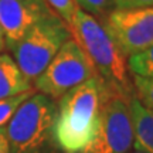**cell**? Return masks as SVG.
Wrapping results in <instances>:
<instances>
[{"instance_id":"52a82bcc","label":"cell","mask_w":153,"mask_h":153,"mask_svg":"<svg viewBox=\"0 0 153 153\" xmlns=\"http://www.w3.org/2000/svg\"><path fill=\"white\" fill-rule=\"evenodd\" d=\"M102 26L126 58L153 45V6L140 9H112L104 14Z\"/></svg>"},{"instance_id":"8fae6325","label":"cell","mask_w":153,"mask_h":153,"mask_svg":"<svg viewBox=\"0 0 153 153\" xmlns=\"http://www.w3.org/2000/svg\"><path fill=\"white\" fill-rule=\"evenodd\" d=\"M128 71L132 75L142 78H153V45L143 51L132 54L126 58Z\"/></svg>"},{"instance_id":"ac0fdd59","label":"cell","mask_w":153,"mask_h":153,"mask_svg":"<svg viewBox=\"0 0 153 153\" xmlns=\"http://www.w3.org/2000/svg\"><path fill=\"white\" fill-rule=\"evenodd\" d=\"M6 50V40H4V34H3V30H1V26H0V54Z\"/></svg>"},{"instance_id":"7a4b0ae2","label":"cell","mask_w":153,"mask_h":153,"mask_svg":"<svg viewBox=\"0 0 153 153\" xmlns=\"http://www.w3.org/2000/svg\"><path fill=\"white\" fill-rule=\"evenodd\" d=\"M72 40L87 54L95 71L112 89L131 98L135 95L126 57L95 16L78 9L71 27Z\"/></svg>"},{"instance_id":"d6986e66","label":"cell","mask_w":153,"mask_h":153,"mask_svg":"<svg viewBox=\"0 0 153 153\" xmlns=\"http://www.w3.org/2000/svg\"><path fill=\"white\" fill-rule=\"evenodd\" d=\"M129 153H145V152H142V150H139V149H133V150H131Z\"/></svg>"},{"instance_id":"2e32d148","label":"cell","mask_w":153,"mask_h":153,"mask_svg":"<svg viewBox=\"0 0 153 153\" xmlns=\"http://www.w3.org/2000/svg\"><path fill=\"white\" fill-rule=\"evenodd\" d=\"M153 6V0H114L112 9L126 10V9H140Z\"/></svg>"},{"instance_id":"e0dca14e","label":"cell","mask_w":153,"mask_h":153,"mask_svg":"<svg viewBox=\"0 0 153 153\" xmlns=\"http://www.w3.org/2000/svg\"><path fill=\"white\" fill-rule=\"evenodd\" d=\"M0 153H10L7 136H6L4 128H0Z\"/></svg>"},{"instance_id":"277c9868","label":"cell","mask_w":153,"mask_h":153,"mask_svg":"<svg viewBox=\"0 0 153 153\" xmlns=\"http://www.w3.org/2000/svg\"><path fill=\"white\" fill-rule=\"evenodd\" d=\"M70 38H72L70 27L51 10L28 28L22 40L11 48L13 60L23 75L33 84Z\"/></svg>"},{"instance_id":"6da1fadb","label":"cell","mask_w":153,"mask_h":153,"mask_svg":"<svg viewBox=\"0 0 153 153\" xmlns=\"http://www.w3.org/2000/svg\"><path fill=\"white\" fill-rule=\"evenodd\" d=\"M114 91L95 75L58 99L55 139L62 152L82 153L92 140L104 104Z\"/></svg>"},{"instance_id":"ba28073f","label":"cell","mask_w":153,"mask_h":153,"mask_svg":"<svg viewBox=\"0 0 153 153\" xmlns=\"http://www.w3.org/2000/svg\"><path fill=\"white\" fill-rule=\"evenodd\" d=\"M50 11L51 9L44 0H0V26L6 48H13L28 28Z\"/></svg>"},{"instance_id":"3957f363","label":"cell","mask_w":153,"mask_h":153,"mask_svg":"<svg viewBox=\"0 0 153 153\" xmlns=\"http://www.w3.org/2000/svg\"><path fill=\"white\" fill-rule=\"evenodd\" d=\"M55 120L54 99L40 92L30 95L4 128L10 153H57Z\"/></svg>"},{"instance_id":"9c48e42d","label":"cell","mask_w":153,"mask_h":153,"mask_svg":"<svg viewBox=\"0 0 153 153\" xmlns=\"http://www.w3.org/2000/svg\"><path fill=\"white\" fill-rule=\"evenodd\" d=\"M129 109L135 132L133 148L145 153H153V112L146 109L135 95L129 98Z\"/></svg>"},{"instance_id":"7c38bea8","label":"cell","mask_w":153,"mask_h":153,"mask_svg":"<svg viewBox=\"0 0 153 153\" xmlns=\"http://www.w3.org/2000/svg\"><path fill=\"white\" fill-rule=\"evenodd\" d=\"M132 84L135 89V97L140 104L153 112V78H142L132 75Z\"/></svg>"},{"instance_id":"5bb4252c","label":"cell","mask_w":153,"mask_h":153,"mask_svg":"<svg viewBox=\"0 0 153 153\" xmlns=\"http://www.w3.org/2000/svg\"><path fill=\"white\" fill-rule=\"evenodd\" d=\"M47 4L50 6V9L54 11L57 16H60L68 27H71L72 22L75 19L76 10L79 9L76 6L75 0H44Z\"/></svg>"},{"instance_id":"8992f818","label":"cell","mask_w":153,"mask_h":153,"mask_svg":"<svg viewBox=\"0 0 153 153\" xmlns=\"http://www.w3.org/2000/svg\"><path fill=\"white\" fill-rule=\"evenodd\" d=\"M135 145L129 98L114 92L104 104L92 140L82 153H129Z\"/></svg>"},{"instance_id":"9a60e30c","label":"cell","mask_w":153,"mask_h":153,"mask_svg":"<svg viewBox=\"0 0 153 153\" xmlns=\"http://www.w3.org/2000/svg\"><path fill=\"white\" fill-rule=\"evenodd\" d=\"M76 6L88 14L92 16H104L112 10L114 0H75Z\"/></svg>"},{"instance_id":"4fadbf2b","label":"cell","mask_w":153,"mask_h":153,"mask_svg":"<svg viewBox=\"0 0 153 153\" xmlns=\"http://www.w3.org/2000/svg\"><path fill=\"white\" fill-rule=\"evenodd\" d=\"M33 94H34V89H31V91H27V92L14 95V97L0 99V128H6V125L9 123V120L11 119V116L17 111V108Z\"/></svg>"},{"instance_id":"5b68a950","label":"cell","mask_w":153,"mask_h":153,"mask_svg":"<svg viewBox=\"0 0 153 153\" xmlns=\"http://www.w3.org/2000/svg\"><path fill=\"white\" fill-rule=\"evenodd\" d=\"M95 75L98 74L87 54L75 40L70 38L34 79V87L40 94L55 101Z\"/></svg>"},{"instance_id":"30bf717a","label":"cell","mask_w":153,"mask_h":153,"mask_svg":"<svg viewBox=\"0 0 153 153\" xmlns=\"http://www.w3.org/2000/svg\"><path fill=\"white\" fill-rule=\"evenodd\" d=\"M33 89V84L23 75L16 61L9 54H0V99Z\"/></svg>"}]
</instances>
